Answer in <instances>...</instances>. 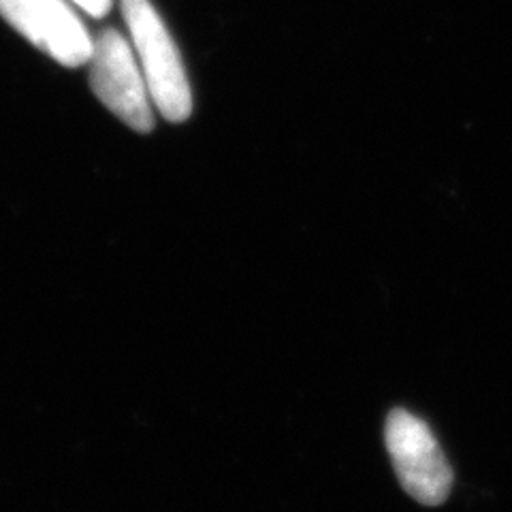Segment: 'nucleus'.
Segmentation results:
<instances>
[{"label":"nucleus","mask_w":512,"mask_h":512,"mask_svg":"<svg viewBox=\"0 0 512 512\" xmlns=\"http://www.w3.org/2000/svg\"><path fill=\"white\" fill-rule=\"evenodd\" d=\"M122 15L154 107L169 122L192 114V90L171 32L150 0H122Z\"/></svg>","instance_id":"nucleus-1"},{"label":"nucleus","mask_w":512,"mask_h":512,"mask_svg":"<svg viewBox=\"0 0 512 512\" xmlns=\"http://www.w3.org/2000/svg\"><path fill=\"white\" fill-rule=\"evenodd\" d=\"M88 64L96 99L133 131L150 133L154 128L152 96L133 43L116 28H107L94 39Z\"/></svg>","instance_id":"nucleus-2"},{"label":"nucleus","mask_w":512,"mask_h":512,"mask_svg":"<svg viewBox=\"0 0 512 512\" xmlns=\"http://www.w3.org/2000/svg\"><path fill=\"white\" fill-rule=\"evenodd\" d=\"M389 455L404 491L419 504L440 506L453 487V470L431 429L406 410H393L384 429Z\"/></svg>","instance_id":"nucleus-3"},{"label":"nucleus","mask_w":512,"mask_h":512,"mask_svg":"<svg viewBox=\"0 0 512 512\" xmlns=\"http://www.w3.org/2000/svg\"><path fill=\"white\" fill-rule=\"evenodd\" d=\"M0 15L62 67H82L94 39L71 0H0Z\"/></svg>","instance_id":"nucleus-4"},{"label":"nucleus","mask_w":512,"mask_h":512,"mask_svg":"<svg viewBox=\"0 0 512 512\" xmlns=\"http://www.w3.org/2000/svg\"><path fill=\"white\" fill-rule=\"evenodd\" d=\"M71 3L77 9L92 15V18H105V15L111 11V3H114V0H71Z\"/></svg>","instance_id":"nucleus-5"}]
</instances>
